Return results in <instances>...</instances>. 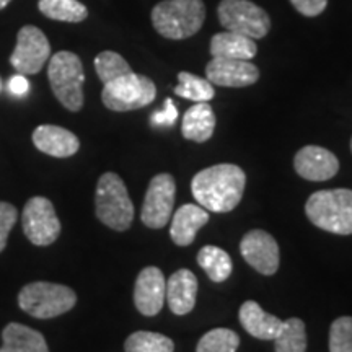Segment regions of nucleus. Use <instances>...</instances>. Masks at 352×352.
<instances>
[{
	"mask_svg": "<svg viewBox=\"0 0 352 352\" xmlns=\"http://www.w3.org/2000/svg\"><path fill=\"white\" fill-rule=\"evenodd\" d=\"M274 349L276 352H305V323L300 318H289L283 321V328L274 338Z\"/></svg>",
	"mask_w": 352,
	"mask_h": 352,
	"instance_id": "obj_25",
	"label": "nucleus"
},
{
	"mask_svg": "<svg viewBox=\"0 0 352 352\" xmlns=\"http://www.w3.org/2000/svg\"><path fill=\"white\" fill-rule=\"evenodd\" d=\"M47 78L59 103L69 111H80L85 82L80 57L70 51L56 52L47 65Z\"/></svg>",
	"mask_w": 352,
	"mask_h": 352,
	"instance_id": "obj_5",
	"label": "nucleus"
},
{
	"mask_svg": "<svg viewBox=\"0 0 352 352\" xmlns=\"http://www.w3.org/2000/svg\"><path fill=\"white\" fill-rule=\"evenodd\" d=\"M206 78L212 85L243 88L258 82L259 70L252 60L212 57V60L206 65Z\"/></svg>",
	"mask_w": 352,
	"mask_h": 352,
	"instance_id": "obj_13",
	"label": "nucleus"
},
{
	"mask_svg": "<svg viewBox=\"0 0 352 352\" xmlns=\"http://www.w3.org/2000/svg\"><path fill=\"white\" fill-rule=\"evenodd\" d=\"M33 144L39 152L56 158L76 155L80 148L77 135L64 127L44 124L33 131Z\"/></svg>",
	"mask_w": 352,
	"mask_h": 352,
	"instance_id": "obj_16",
	"label": "nucleus"
},
{
	"mask_svg": "<svg viewBox=\"0 0 352 352\" xmlns=\"http://www.w3.org/2000/svg\"><path fill=\"white\" fill-rule=\"evenodd\" d=\"M96 217L116 232H124L134 220V206L122 179L113 171L101 175L95 192Z\"/></svg>",
	"mask_w": 352,
	"mask_h": 352,
	"instance_id": "obj_4",
	"label": "nucleus"
},
{
	"mask_svg": "<svg viewBox=\"0 0 352 352\" xmlns=\"http://www.w3.org/2000/svg\"><path fill=\"white\" fill-rule=\"evenodd\" d=\"M51 56V44L46 34L33 25H26L16 36L15 51L10 56V64L21 76H34L44 67Z\"/></svg>",
	"mask_w": 352,
	"mask_h": 352,
	"instance_id": "obj_10",
	"label": "nucleus"
},
{
	"mask_svg": "<svg viewBox=\"0 0 352 352\" xmlns=\"http://www.w3.org/2000/svg\"><path fill=\"white\" fill-rule=\"evenodd\" d=\"M166 279L158 267L148 266L139 272L134 285L135 308L144 316H155L165 305Z\"/></svg>",
	"mask_w": 352,
	"mask_h": 352,
	"instance_id": "obj_14",
	"label": "nucleus"
},
{
	"mask_svg": "<svg viewBox=\"0 0 352 352\" xmlns=\"http://www.w3.org/2000/svg\"><path fill=\"white\" fill-rule=\"evenodd\" d=\"M215 129V114L209 103H196L184 113L182 122L183 138L202 144L212 138Z\"/></svg>",
	"mask_w": 352,
	"mask_h": 352,
	"instance_id": "obj_22",
	"label": "nucleus"
},
{
	"mask_svg": "<svg viewBox=\"0 0 352 352\" xmlns=\"http://www.w3.org/2000/svg\"><path fill=\"white\" fill-rule=\"evenodd\" d=\"M126 352H173L175 342L168 336L152 331H135L124 342Z\"/></svg>",
	"mask_w": 352,
	"mask_h": 352,
	"instance_id": "obj_27",
	"label": "nucleus"
},
{
	"mask_svg": "<svg viewBox=\"0 0 352 352\" xmlns=\"http://www.w3.org/2000/svg\"><path fill=\"white\" fill-rule=\"evenodd\" d=\"M10 2L12 0H0V10H2V8H6Z\"/></svg>",
	"mask_w": 352,
	"mask_h": 352,
	"instance_id": "obj_35",
	"label": "nucleus"
},
{
	"mask_svg": "<svg viewBox=\"0 0 352 352\" xmlns=\"http://www.w3.org/2000/svg\"><path fill=\"white\" fill-rule=\"evenodd\" d=\"M206 20L202 0H164L152 10V23L166 39H186L199 32Z\"/></svg>",
	"mask_w": 352,
	"mask_h": 352,
	"instance_id": "obj_3",
	"label": "nucleus"
},
{
	"mask_svg": "<svg viewBox=\"0 0 352 352\" xmlns=\"http://www.w3.org/2000/svg\"><path fill=\"white\" fill-rule=\"evenodd\" d=\"M351 151H352V139H351Z\"/></svg>",
	"mask_w": 352,
	"mask_h": 352,
	"instance_id": "obj_37",
	"label": "nucleus"
},
{
	"mask_svg": "<svg viewBox=\"0 0 352 352\" xmlns=\"http://www.w3.org/2000/svg\"><path fill=\"white\" fill-rule=\"evenodd\" d=\"M290 3L303 16H318L327 8L328 0H290Z\"/></svg>",
	"mask_w": 352,
	"mask_h": 352,
	"instance_id": "obj_33",
	"label": "nucleus"
},
{
	"mask_svg": "<svg viewBox=\"0 0 352 352\" xmlns=\"http://www.w3.org/2000/svg\"><path fill=\"white\" fill-rule=\"evenodd\" d=\"M157 96V87L151 78L129 72L104 83L101 101L108 109L118 113L134 111L151 104Z\"/></svg>",
	"mask_w": 352,
	"mask_h": 352,
	"instance_id": "obj_7",
	"label": "nucleus"
},
{
	"mask_svg": "<svg viewBox=\"0 0 352 352\" xmlns=\"http://www.w3.org/2000/svg\"><path fill=\"white\" fill-rule=\"evenodd\" d=\"M77 303V296L67 285L32 283L19 294V305L33 318L47 320L67 314Z\"/></svg>",
	"mask_w": 352,
	"mask_h": 352,
	"instance_id": "obj_6",
	"label": "nucleus"
},
{
	"mask_svg": "<svg viewBox=\"0 0 352 352\" xmlns=\"http://www.w3.org/2000/svg\"><path fill=\"white\" fill-rule=\"evenodd\" d=\"M217 13L226 30L252 39H261L271 30L270 15L250 0H222Z\"/></svg>",
	"mask_w": 352,
	"mask_h": 352,
	"instance_id": "obj_8",
	"label": "nucleus"
},
{
	"mask_svg": "<svg viewBox=\"0 0 352 352\" xmlns=\"http://www.w3.org/2000/svg\"><path fill=\"white\" fill-rule=\"evenodd\" d=\"M209 222V210L199 204H184L176 210L170 226V235L175 245L189 246L195 241L196 233Z\"/></svg>",
	"mask_w": 352,
	"mask_h": 352,
	"instance_id": "obj_18",
	"label": "nucleus"
},
{
	"mask_svg": "<svg viewBox=\"0 0 352 352\" xmlns=\"http://www.w3.org/2000/svg\"><path fill=\"white\" fill-rule=\"evenodd\" d=\"M245 184L246 175L239 165L219 164L196 173L191 182V191L201 208L223 214L240 204Z\"/></svg>",
	"mask_w": 352,
	"mask_h": 352,
	"instance_id": "obj_1",
	"label": "nucleus"
},
{
	"mask_svg": "<svg viewBox=\"0 0 352 352\" xmlns=\"http://www.w3.org/2000/svg\"><path fill=\"white\" fill-rule=\"evenodd\" d=\"M38 8L47 19L67 23H80L88 16L87 7L78 0H39Z\"/></svg>",
	"mask_w": 352,
	"mask_h": 352,
	"instance_id": "obj_24",
	"label": "nucleus"
},
{
	"mask_svg": "<svg viewBox=\"0 0 352 352\" xmlns=\"http://www.w3.org/2000/svg\"><path fill=\"white\" fill-rule=\"evenodd\" d=\"M240 253L245 261L263 276H272L279 270V246L264 230H252L241 239Z\"/></svg>",
	"mask_w": 352,
	"mask_h": 352,
	"instance_id": "obj_12",
	"label": "nucleus"
},
{
	"mask_svg": "<svg viewBox=\"0 0 352 352\" xmlns=\"http://www.w3.org/2000/svg\"><path fill=\"white\" fill-rule=\"evenodd\" d=\"M307 217L334 235H352V189H323L308 197Z\"/></svg>",
	"mask_w": 352,
	"mask_h": 352,
	"instance_id": "obj_2",
	"label": "nucleus"
},
{
	"mask_svg": "<svg viewBox=\"0 0 352 352\" xmlns=\"http://www.w3.org/2000/svg\"><path fill=\"white\" fill-rule=\"evenodd\" d=\"M294 166L298 176L308 182H328L340 171V160L333 152L318 145H307L297 152Z\"/></svg>",
	"mask_w": 352,
	"mask_h": 352,
	"instance_id": "obj_15",
	"label": "nucleus"
},
{
	"mask_svg": "<svg viewBox=\"0 0 352 352\" xmlns=\"http://www.w3.org/2000/svg\"><path fill=\"white\" fill-rule=\"evenodd\" d=\"M176 118H178V109H176L173 101L166 98L164 109L152 114V124L157 127H170L176 122Z\"/></svg>",
	"mask_w": 352,
	"mask_h": 352,
	"instance_id": "obj_32",
	"label": "nucleus"
},
{
	"mask_svg": "<svg viewBox=\"0 0 352 352\" xmlns=\"http://www.w3.org/2000/svg\"><path fill=\"white\" fill-rule=\"evenodd\" d=\"M175 192L176 184L173 176L168 173L153 176L145 192L142 212H140L144 226L148 228H164L170 222L175 206Z\"/></svg>",
	"mask_w": 352,
	"mask_h": 352,
	"instance_id": "obj_11",
	"label": "nucleus"
},
{
	"mask_svg": "<svg viewBox=\"0 0 352 352\" xmlns=\"http://www.w3.org/2000/svg\"><path fill=\"white\" fill-rule=\"evenodd\" d=\"M239 318L246 333L263 341H274L283 328V320L264 311L254 300H246L241 305Z\"/></svg>",
	"mask_w": 352,
	"mask_h": 352,
	"instance_id": "obj_19",
	"label": "nucleus"
},
{
	"mask_svg": "<svg viewBox=\"0 0 352 352\" xmlns=\"http://www.w3.org/2000/svg\"><path fill=\"white\" fill-rule=\"evenodd\" d=\"M256 52L258 46L254 39L228 32V30L214 34L212 39H210V54H212V57L252 60L256 56Z\"/></svg>",
	"mask_w": 352,
	"mask_h": 352,
	"instance_id": "obj_20",
	"label": "nucleus"
},
{
	"mask_svg": "<svg viewBox=\"0 0 352 352\" xmlns=\"http://www.w3.org/2000/svg\"><path fill=\"white\" fill-rule=\"evenodd\" d=\"M8 88H10L12 94L25 95L26 91H28L30 83L25 78V76H21V74H19V76H13L10 78V82H8Z\"/></svg>",
	"mask_w": 352,
	"mask_h": 352,
	"instance_id": "obj_34",
	"label": "nucleus"
},
{
	"mask_svg": "<svg viewBox=\"0 0 352 352\" xmlns=\"http://www.w3.org/2000/svg\"><path fill=\"white\" fill-rule=\"evenodd\" d=\"M95 70L98 74V78L101 82L108 83L114 80V78L126 76V74L132 72L131 65L121 54L114 51H103L95 57Z\"/></svg>",
	"mask_w": 352,
	"mask_h": 352,
	"instance_id": "obj_29",
	"label": "nucleus"
},
{
	"mask_svg": "<svg viewBox=\"0 0 352 352\" xmlns=\"http://www.w3.org/2000/svg\"><path fill=\"white\" fill-rule=\"evenodd\" d=\"M0 352H50L44 336L21 323H8L2 331Z\"/></svg>",
	"mask_w": 352,
	"mask_h": 352,
	"instance_id": "obj_21",
	"label": "nucleus"
},
{
	"mask_svg": "<svg viewBox=\"0 0 352 352\" xmlns=\"http://www.w3.org/2000/svg\"><path fill=\"white\" fill-rule=\"evenodd\" d=\"M197 263L212 283H223L230 277L233 271L230 254L219 246L208 245L201 248L197 253Z\"/></svg>",
	"mask_w": 352,
	"mask_h": 352,
	"instance_id": "obj_23",
	"label": "nucleus"
},
{
	"mask_svg": "<svg viewBox=\"0 0 352 352\" xmlns=\"http://www.w3.org/2000/svg\"><path fill=\"white\" fill-rule=\"evenodd\" d=\"M19 219V210L10 202H0V253L6 250L8 235Z\"/></svg>",
	"mask_w": 352,
	"mask_h": 352,
	"instance_id": "obj_31",
	"label": "nucleus"
},
{
	"mask_svg": "<svg viewBox=\"0 0 352 352\" xmlns=\"http://www.w3.org/2000/svg\"><path fill=\"white\" fill-rule=\"evenodd\" d=\"M329 352H352V316H340L329 328Z\"/></svg>",
	"mask_w": 352,
	"mask_h": 352,
	"instance_id": "obj_30",
	"label": "nucleus"
},
{
	"mask_svg": "<svg viewBox=\"0 0 352 352\" xmlns=\"http://www.w3.org/2000/svg\"><path fill=\"white\" fill-rule=\"evenodd\" d=\"M240 346L239 334L228 328L210 329L201 338L196 352H236Z\"/></svg>",
	"mask_w": 352,
	"mask_h": 352,
	"instance_id": "obj_28",
	"label": "nucleus"
},
{
	"mask_svg": "<svg viewBox=\"0 0 352 352\" xmlns=\"http://www.w3.org/2000/svg\"><path fill=\"white\" fill-rule=\"evenodd\" d=\"M21 226L26 239L36 246L52 245L60 235V220L47 197L34 196L25 204Z\"/></svg>",
	"mask_w": 352,
	"mask_h": 352,
	"instance_id": "obj_9",
	"label": "nucleus"
},
{
	"mask_svg": "<svg viewBox=\"0 0 352 352\" xmlns=\"http://www.w3.org/2000/svg\"><path fill=\"white\" fill-rule=\"evenodd\" d=\"M0 91H2V78H0Z\"/></svg>",
	"mask_w": 352,
	"mask_h": 352,
	"instance_id": "obj_36",
	"label": "nucleus"
},
{
	"mask_svg": "<svg viewBox=\"0 0 352 352\" xmlns=\"http://www.w3.org/2000/svg\"><path fill=\"white\" fill-rule=\"evenodd\" d=\"M197 279L195 272L179 270L171 274L166 280V303L171 314L183 316L188 315L196 305Z\"/></svg>",
	"mask_w": 352,
	"mask_h": 352,
	"instance_id": "obj_17",
	"label": "nucleus"
},
{
	"mask_svg": "<svg viewBox=\"0 0 352 352\" xmlns=\"http://www.w3.org/2000/svg\"><path fill=\"white\" fill-rule=\"evenodd\" d=\"M178 87L175 94L182 98L191 100L195 103H209L215 96V90L208 78H201L189 72L178 74Z\"/></svg>",
	"mask_w": 352,
	"mask_h": 352,
	"instance_id": "obj_26",
	"label": "nucleus"
}]
</instances>
